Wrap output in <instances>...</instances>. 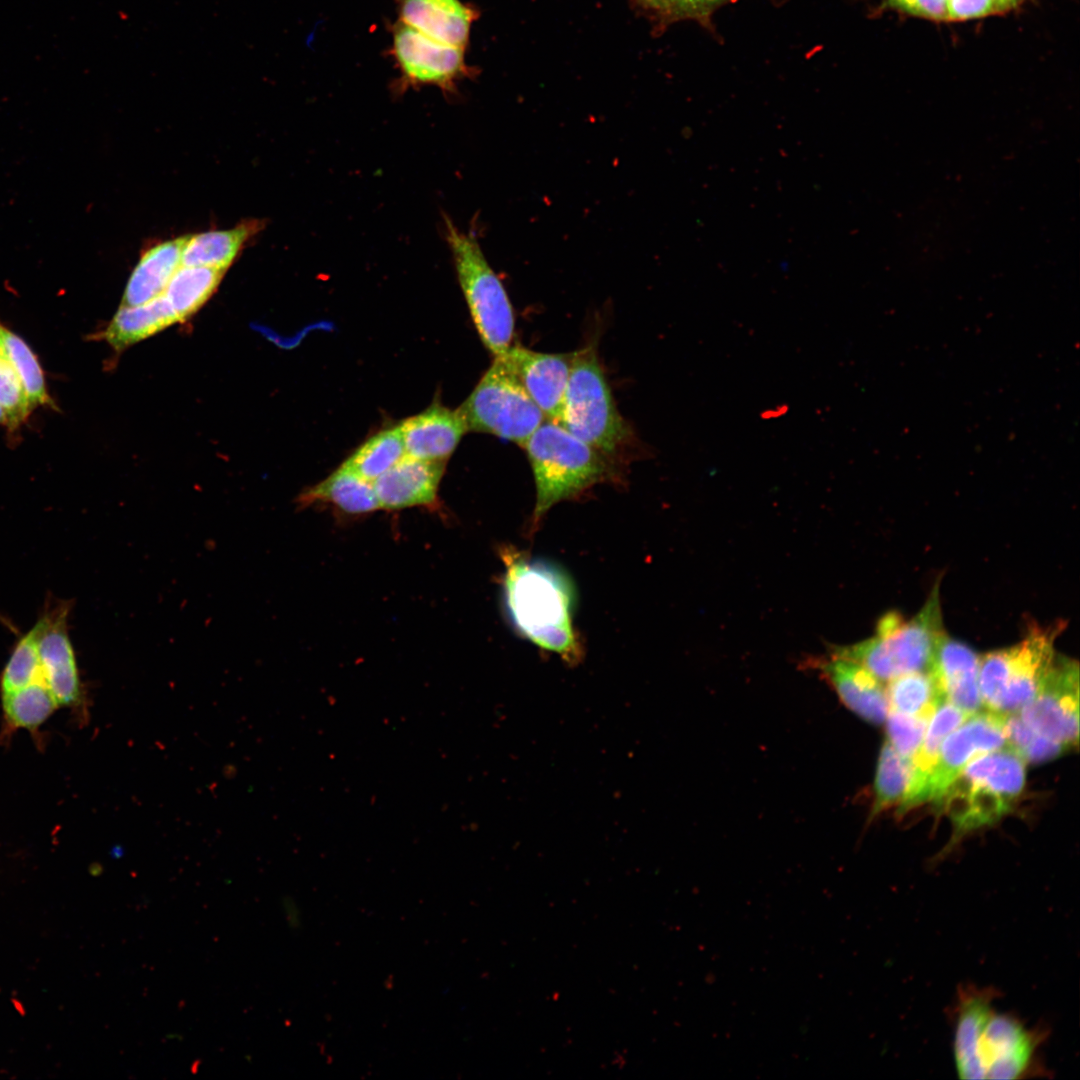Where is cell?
I'll use <instances>...</instances> for the list:
<instances>
[{"instance_id":"obj_1","label":"cell","mask_w":1080,"mask_h":1080,"mask_svg":"<svg viewBox=\"0 0 1080 1080\" xmlns=\"http://www.w3.org/2000/svg\"><path fill=\"white\" fill-rule=\"evenodd\" d=\"M992 987L961 985L953 1006L952 1050L961 1079H1022L1042 1072L1041 1028L999 1011Z\"/></svg>"},{"instance_id":"obj_2","label":"cell","mask_w":1080,"mask_h":1080,"mask_svg":"<svg viewBox=\"0 0 1080 1080\" xmlns=\"http://www.w3.org/2000/svg\"><path fill=\"white\" fill-rule=\"evenodd\" d=\"M503 598L513 629L524 639L577 664L583 648L573 624L576 590L568 574L551 562L514 547L501 548Z\"/></svg>"},{"instance_id":"obj_3","label":"cell","mask_w":1080,"mask_h":1080,"mask_svg":"<svg viewBox=\"0 0 1080 1080\" xmlns=\"http://www.w3.org/2000/svg\"><path fill=\"white\" fill-rule=\"evenodd\" d=\"M532 468L536 501L531 530L557 503L576 499L603 481L615 479L611 457L545 419L522 446Z\"/></svg>"},{"instance_id":"obj_4","label":"cell","mask_w":1080,"mask_h":1080,"mask_svg":"<svg viewBox=\"0 0 1080 1080\" xmlns=\"http://www.w3.org/2000/svg\"><path fill=\"white\" fill-rule=\"evenodd\" d=\"M1025 762L1009 747L970 761L934 801L954 828V841L1008 814L1025 786Z\"/></svg>"},{"instance_id":"obj_5","label":"cell","mask_w":1080,"mask_h":1080,"mask_svg":"<svg viewBox=\"0 0 1080 1080\" xmlns=\"http://www.w3.org/2000/svg\"><path fill=\"white\" fill-rule=\"evenodd\" d=\"M940 582L934 584L921 610L911 619L892 611L882 616L871 638L833 654L852 660L882 682L915 671L930 670L943 628Z\"/></svg>"},{"instance_id":"obj_6","label":"cell","mask_w":1080,"mask_h":1080,"mask_svg":"<svg viewBox=\"0 0 1080 1080\" xmlns=\"http://www.w3.org/2000/svg\"><path fill=\"white\" fill-rule=\"evenodd\" d=\"M1064 621L1030 624L1017 644L980 657L979 688L983 707L999 715L1018 713L1041 688L1056 655L1054 642Z\"/></svg>"},{"instance_id":"obj_7","label":"cell","mask_w":1080,"mask_h":1080,"mask_svg":"<svg viewBox=\"0 0 1080 1080\" xmlns=\"http://www.w3.org/2000/svg\"><path fill=\"white\" fill-rule=\"evenodd\" d=\"M443 234L473 323L495 356L512 346L514 312L501 280L487 261L472 230L464 231L443 216Z\"/></svg>"},{"instance_id":"obj_8","label":"cell","mask_w":1080,"mask_h":1080,"mask_svg":"<svg viewBox=\"0 0 1080 1080\" xmlns=\"http://www.w3.org/2000/svg\"><path fill=\"white\" fill-rule=\"evenodd\" d=\"M559 423L611 458L629 439L628 426L592 346L574 352Z\"/></svg>"},{"instance_id":"obj_9","label":"cell","mask_w":1080,"mask_h":1080,"mask_svg":"<svg viewBox=\"0 0 1080 1080\" xmlns=\"http://www.w3.org/2000/svg\"><path fill=\"white\" fill-rule=\"evenodd\" d=\"M456 410L467 432L491 434L521 447L546 419L499 356Z\"/></svg>"},{"instance_id":"obj_10","label":"cell","mask_w":1080,"mask_h":1080,"mask_svg":"<svg viewBox=\"0 0 1080 1080\" xmlns=\"http://www.w3.org/2000/svg\"><path fill=\"white\" fill-rule=\"evenodd\" d=\"M1018 715L1036 733L1064 745L1079 741V665L1074 659L1055 655L1048 674L1033 699Z\"/></svg>"},{"instance_id":"obj_11","label":"cell","mask_w":1080,"mask_h":1080,"mask_svg":"<svg viewBox=\"0 0 1080 1080\" xmlns=\"http://www.w3.org/2000/svg\"><path fill=\"white\" fill-rule=\"evenodd\" d=\"M392 54L401 77L398 90L434 85L446 93L466 73L464 48L437 42L398 21L393 27Z\"/></svg>"},{"instance_id":"obj_12","label":"cell","mask_w":1080,"mask_h":1080,"mask_svg":"<svg viewBox=\"0 0 1080 1080\" xmlns=\"http://www.w3.org/2000/svg\"><path fill=\"white\" fill-rule=\"evenodd\" d=\"M1007 746L1004 715L980 711L943 741L926 788V802L938 799L974 758Z\"/></svg>"},{"instance_id":"obj_13","label":"cell","mask_w":1080,"mask_h":1080,"mask_svg":"<svg viewBox=\"0 0 1080 1080\" xmlns=\"http://www.w3.org/2000/svg\"><path fill=\"white\" fill-rule=\"evenodd\" d=\"M574 353L511 346L502 357L547 420L559 422Z\"/></svg>"},{"instance_id":"obj_14","label":"cell","mask_w":1080,"mask_h":1080,"mask_svg":"<svg viewBox=\"0 0 1080 1080\" xmlns=\"http://www.w3.org/2000/svg\"><path fill=\"white\" fill-rule=\"evenodd\" d=\"M66 619L64 607L38 620V653L42 679L57 704L73 706L80 702L81 686Z\"/></svg>"},{"instance_id":"obj_15","label":"cell","mask_w":1080,"mask_h":1080,"mask_svg":"<svg viewBox=\"0 0 1080 1080\" xmlns=\"http://www.w3.org/2000/svg\"><path fill=\"white\" fill-rule=\"evenodd\" d=\"M444 469L445 462L405 455L373 482L380 509L438 506V489Z\"/></svg>"},{"instance_id":"obj_16","label":"cell","mask_w":1080,"mask_h":1080,"mask_svg":"<svg viewBox=\"0 0 1080 1080\" xmlns=\"http://www.w3.org/2000/svg\"><path fill=\"white\" fill-rule=\"evenodd\" d=\"M812 664L851 712L871 724L885 722L889 710L886 688L866 668L836 654Z\"/></svg>"},{"instance_id":"obj_17","label":"cell","mask_w":1080,"mask_h":1080,"mask_svg":"<svg viewBox=\"0 0 1080 1080\" xmlns=\"http://www.w3.org/2000/svg\"><path fill=\"white\" fill-rule=\"evenodd\" d=\"M979 664L980 657L970 647L945 633L930 667L944 700L971 715L983 708Z\"/></svg>"},{"instance_id":"obj_18","label":"cell","mask_w":1080,"mask_h":1080,"mask_svg":"<svg viewBox=\"0 0 1080 1080\" xmlns=\"http://www.w3.org/2000/svg\"><path fill=\"white\" fill-rule=\"evenodd\" d=\"M398 426L406 455L428 461L446 462L467 432L457 410L439 403L403 420Z\"/></svg>"},{"instance_id":"obj_19","label":"cell","mask_w":1080,"mask_h":1080,"mask_svg":"<svg viewBox=\"0 0 1080 1080\" xmlns=\"http://www.w3.org/2000/svg\"><path fill=\"white\" fill-rule=\"evenodd\" d=\"M399 11V21L425 36L465 48L474 12L460 0H400Z\"/></svg>"},{"instance_id":"obj_20","label":"cell","mask_w":1080,"mask_h":1080,"mask_svg":"<svg viewBox=\"0 0 1080 1080\" xmlns=\"http://www.w3.org/2000/svg\"><path fill=\"white\" fill-rule=\"evenodd\" d=\"M973 715V714H972ZM971 714L943 700L931 716L923 740L911 759V779L900 812L926 802V788L944 739Z\"/></svg>"},{"instance_id":"obj_21","label":"cell","mask_w":1080,"mask_h":1080,"mask_svg":"<svg viewBox=\"0 0 1080 1080\" xmlns=\"http://www.w3.org/2000/svg\"><path fill=\"white\" fill-rule=\"evenodd\" d=\"M298 505L326 504L350 516H361L380 509L373 483L343 464L323 481L304 490Z\"/></svg>"},{"instance_id":"obj_22","label":"cell","mask_w":1080,"mask_h":1080,"mask_svg":"<svg viewBox=\"0 0 1080 1080\" xmlns=\"http://www.w3.org/2000/svg\"><path fill=\"white\" fill-rule=\"evenodd\" d=\"M187 237L167 240L145 251L128 280L121 305L143 304L164 293L182 265V250Z\"/></svg>"},{"instance_id":"obj_23","label":"cell","mask_w":1080,"mask_h":1080,"mask_svg":"<svg viewBox=\"0 0 1080 1080\" xmlns=\"http://www.w3.org/2000/svg\"><path fill=\"white\" fill-rule=\"evenodd\" d=\"M176 322L179 320L162 294L143 304L121 305L98 337L106 341L114 351L122 352Z\"/></svg>"},{"instance_id":"obj_24","label":"cell","mask_w":1080,"mask_h":1080,"mask_svg":"<svg viewBox=\"0 0 1080 1080\" xmlns=\"http://www.w3.org/2000/svg\"><path fill=\"white\" fill-rule=\"evenodd\" d=\"M257 226V223H244L229 230L188 236L182 250V265L227 269Z\"/></svg>"},{"instance_id":"obj_25","label":"cell","mask_w":1080,"mask_h":1080,"mask_svg":"<svg viewBox=\"0 0 1080 1080\" xmlns=\"http://www.w3.org/2000/svg\"><path fill=\"white\" fill-rule=\"evenodd\" d=\"M226 269L181 265L163 295L179 321L196 313L215 292Z\"/></svg>"},{"instance_id":"obj_26","label":"cell","mask_w":1080,"mask_h":1080,"mask_svg":"<svg viewBox=\"0 0 1080 1080\" xmlns=\"http://www.w3.org/2000/svg\"><path fill=\"white\" fill-rule=\"evenodd\" d=\"M889 710L910 716L931 717L944 700L930 670L900 675L886 688Z\"/></svg>"},{"instance_id":"obj_27","label":"cell","mask_w":1080,"mask_h":1080,"mask_svg":"<svg viewBox=\"0 0 1080 1080\" xmlns=\"http://www.w3.org/2000/svg\"><path fill=\"white\" fill-rule=\"evenodd\" d=\"M405 455L402 435L397 425L373 435L358 447L343 465L373 483Z\"/></svg>"},{"instance_id":"obj_28","label":"cell","mask_w":1080,"mask_h":1080,"mask_svg":"<svg viewBox=\"0 0 1080 1080\" xmlns=\"http://www.w3.org/2000/svg\"><path fill=\"white\" fill-rule=\"evenodd\" d=\"M911 760L902 757L886 740L880 750L869 818L903 801L911 779Z\"/></svg>"},{"instance_id":"obj_29","label":"cell","mask_w":1080,"mask_h":1080,"mask_svg":"<svg viewBox=\"0 0 1080 1080\" xmlns=\"http://www.w3.org/2000/svg\"><path fill=\"white\" fill-rule=\"evenodd\" d=\"M0 350L17 373L32 407L54 406L45 384L43 370L28 344L0 324Z\"/></svg>"},{"instance_id":"obj_30","label":"cell","mask_w":1080,"mask_h":1080,"mask_svg":"<svg viewBox=\"0 0 1080 1080\" xmlns=\"http://www.w3.org/2000/svg\"><path fill=\"white\" fill-rule=\"evenodd\" d=\"M2 703L8 725L27 729L40 726L58 706L43 679L2 695Z\"/></svg>"},{"instance_id":"obj_31","label":"cell","mask_w":1080,"mask_h":1080,"mask_svg":"<svg viewBox=\"0 0 1080 1080\" xmlns=\"http://www.w3.org/2000/svg\"><path fill=\"white\" fill-rule=\"evenodd\" d=\"M36 623L16 644L1 676L2 695L42 679Z\"/></svg>"},{"instance_id":"obj_32","label":"cell","mask_w":1080,"mask_h":1080,"mask_svg":"<svg viewBox=\"0 0 1080 1080\" xmlns=\"http://www.w3.org/2000/svg\"><path fill=\"white\" fill-rule=\"evenodd\" d=\"M1004 732L1007 747L1025 763L1052 760L1069 751L1064 745L1036 733L1022 721L1018 713L1004 715Z\"/></svg>"},{"instance_id":"obj_33","label":"cell","mask_w":1080,"mask_h":1080,"mask_svg":"<svg viewBox=\"0 0 1080 1080\" xmlns=\"http://www.w3.org/2000/svg\"><path fill=\"white\" fill-rule=\"evenodd\" d=\"M0 406L12 433L32 411V405L13 366L0 350Z\"/></svg>"},{"instance_id":"obj_34","label":"cell","mask_w":1080,"mask_h":1080,"mask_svg":"<svg viewBox=\"0 0 1080 1080\" xmlns=\"http://www.w3.org/2000/svg\"><path fill=\"white\" fill-rule=\"evenodd\" d=\"M930 718L888 710L885 719L887 741L902 757L911 760L923 740Z\"/></svg>"},{"instance_id":"obj_35","label":"cell","mask_w":1080,"mask_h":1080,"mask_svg":"<svg viewBox=\"0 0 1080 1080\" xmlns=\"http://www.w3.org/2000/svg\"><path fill=\"white\" fill-rule=\"evenodd\" d=\"M0 424H1V425H5V426H8V419H7V416H6V414H5L4 410L2 409V407H1V406H0Z\"/></svg>"}]
</instances>
